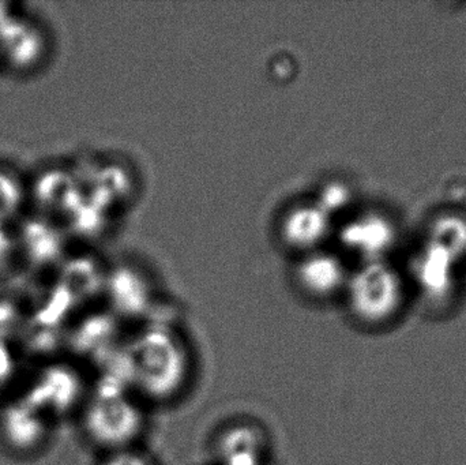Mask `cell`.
<instances>
[{
  "label": "cell",
  "mask_w": 466,
  "mask_h": 465,
  "mask_svg": "<svg viewBox=\"0 0 466 465\" xmlns=\"http://www.w3.org/2000/svg\"><path fill=\"white\" fill-rule=\"evenodd\" d=\"M303 281L307 288L314 294H330L339 286V272L333 265L320 262L318 265H309L304 269Z\"/></svg>",
  "instance_id": "obj_5"
},
{
  "label": "cell",
  "mask_w": 466,
  "mask_h": 465,
  "mask_svg": "<svg viewBox=\"0 0 466 465\" xmlns=\"http://www.w3.org/2000/svg\"><path fill=\"white\" fill-rule=\"evenodd\" d=\"M119 379L108 377L98 388L85 412L90 439L108 450H128L144 430V414Z\"/></svg>",
  "instance_id": "obj_2"
},
{
  "label": "cell",
  "mask_w": 466,
  "mask_h": 465,
  "mask_svg": "<svg viewBox=\"0 0 466 465\" xmlns=\"http://www.w3.org/2000/svg\"><path fill=\"white\" fill-rule=\"evenodd\" d=\"M103 465H152L144 456L130 450H116L108 456Z\"/></svg>",
  "instance_id": "obj_6"
},
{
  "label": "cell",
  "mask_w": 466,
  "mask_h": 465,
  "mask_svg": "<svg viewBox=\"0 0 466 465\" xmlns=\"http://www.w3.org/2000/svg\"><path fill=\"white\" fill-rule=\"evenodd\" d=\"M400 298L399 281L382 268L364 270L350 287L353 313L370 324H378L393 316L399 308Z\"/></svg>",
  "instance_id": "obj_3"
},
{
  "label": "cell",
  "mask_w": 466,
  "mask_h": 465,
  "mask_svg": "<svg viewBox=\"0 0 466 465\" xmlns=\"http://www.w3.org/2000/svg\"><path fill=\"white\" fill-rule=\"evenodd\" d=\"M188 365L187 351L177 335L167 328H147L122 352V373L116 379L147 398L168 400L185 387Z\"/></svg>",
  "instance_id": "obj_1"
},
{
  "label": "cell",
  "mask_w": 466,
  "mask_h": 465,
  "mask_svg": "<svg viewBox=\"0 0 466 465\" xmlns=\"http://www.w3.org/2000/svg\"><path fill=\"white\" fill-rule=\"evenodd\" d=\"M265 437L251 425H233L218 444L220 465H265Z\"/></svg>",
  "instance_id": "obj_4"
}]
</instances>
